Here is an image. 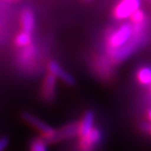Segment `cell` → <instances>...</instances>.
<instances>
[{
  "label": "cell",
  "mask_w": 151,
  "mask_h": 151,
  "mask_svg": "<svg viewBox=\"0 0 151 151\" xmlns=\"http://www.w3.org/2000/svg\"><path fill=\"white\" fill-rule=\"evenodd\" d=\"M146 41V35L145 33L143 34H135L131 37L127 43L114 50H108L109 56L114 62H121L125 60L129 56H131L137 48L143 45V43Z\"/></svg>",
  "instance_id": "6da1fadb"
},
{
  "label": "cell",
  "mask_w": 151,
  "mask_h": 151,
  "mask_svg": "<svg viewBox=\"0 0 151 151\" xmlns=\"http://www.w3.org/2000/svg\"><path fill=\"white\" fill-rule=\"evenodd\" d=\"M21 118L23 119V121H25L27 124H29L31 126H33L34 128L38 130L42 134V139L45 142H57L58 141V132L52 128L50 125H47L46 123L43 122L42 120L38 118V116H34L29 112H22Z\"/></svg>",
  "instance_id": "7a4b0ae2"
},
{
  "label": "cell",
  "mask_w": 151,
  "mask_h": 151,
  "mask_svg": "<svg viewBox=\"0 0 151 151\" xmlns=\"http://www.w3.org/2000/svg\"><path fill=\"white\" fill-rule=\"evenodd\" d=\"M132 36H133L132 24L129 22L123 23L107 38V45H108L109 50H114V48L123 46L131 39Z\"/></svg>",
  "instance_id": "3957f363"
},
{
  "label": "cell",
  "mask_w": 151,
  "mask_h": 151,
  "mask_svg": "<svg viewBox=\"0 0 151 151\" xmlns=\"http://www.w3.org/2000/svg\"><path fill=\"white\" fill-rule=\"evenodd\" d=\"M141 0H121L113 9V16L118 20H125L139 9Z\"/></svg>",
  "instance_id": "277c9868"
},
{
  "label": "cell",
  "mask_w": 151,
  "mask_h": 151,
  "mask_svg": "<svg viewBox=\"0 0 151 151\" xmlns=\"http://www.w3.org/2000/svg\"><path fill=\"white\" fill-rule=\"evenodd\" d=\"M47 68L50 73L54 75L57 79H60L61 81H63L65 84L67 85H73L76 82L75 78L70 75L69 73H67L66 70H64V68L62 67L60 64H58L56 61H50Z\"/></svg>",
  "instance_id": "5b68a950"
},
{
  "label": "cell",
  "mask_w": 151,
  "mask_h": 151,
  "mask_svg": "<svg viewBox=\"0 0 151 151\" xmlns=\"http://www.w3.org/2000/svg\"><path fill=\"white\" fill-rule=\"evenodd\" d=\"M56 84H57V78L52 73H47L45 76L44 81H43L42 88V97L46 101H52L56 96Z\"/></svg>",
  "instance_id": "8992f818"
},
{
  "label": "cell",
  "mask_w": 151,
  "mask_h": 151,
  "mask_svg": "<svg viewBox=\"0 0 151 151\" xmlns=\"http://www.w3.org/2000/svg\"><path fill=\"white\" fill-rule=\"evenodd\" d=\"M93 124H94V114L92 111L88 110L84 113L83 119L78 126V134L80 135V139L87 137L90 133L92 129H93Z\"/></svg>",
  "instance_id": "52a82bcc"
},
{
  "label": "cell",
  "mask_w": 151,
  "mask_h": 151,
  "mask_svg": "<svg viewBox=\"0 0 151 151\" xmlns=\"http://www.w3.org/2000/svg\"><path fill=\"white\" fill-rule=\"evenodd\" d=\"M101 132L98 128H94L90 131L87 137L80 139V146L83 151H90L93 148L94 145H97L101 141Z\"/></svg>",
  "instance_id": "ba28073f"
},
{
  "label": "cell",
  "mask_w": 151,
  "mask_h": 151,
  "mask_svg": "<svg viewBox=\"0 0 151 151\" xmlns=\"http://www.w3.org/2000/svg\"><path fill=\"white\" fill-rule=\"evenodd\" d=\"M20 21H21L22 32L31 35L34 32V28H35V16H34V13L29 9H24L21 13Z\"/></svg>",
  "instance_id": "9c48e42d"
},
{
  "label": "cell",
  "mask_w": 151,
  "mask_h": 151,
  "mask_svg": "<svg viewBox=\"0 0 151 151\" xmlns=\"http://www.w3.org/2000/svg\"><path fill=\"white\" fill-rule=\"evenodd\" d=\"M78 126L79 124L71 123V124L64 126L59 131H57L58 132V141L64 139H69V137H73L76 134H78Z\"/></svg>",
  "instance_id": "30bf717a"
},
{
  "label": "cell",
  "mask_w": 151,
  "mask_h": 151,
  "mask_svg": "<svg viewBox=\"0 0 151 151\" xmlns=\"http://www.w3.org/2000/svg\"><path fill=\"white\" fill-rule=\"evenodd\" d=\"M137 81L144 86H150L151 85V67L144 66L139 69L137 73Z\"/></svg>",
  "instance_id": "8fae6325"
},
{
  "label": "cell",
  "mask_w": 151,
  "mask_h": 151,
  "mask_svg": "<svg viewBox=\"0 0 151 151\" xmlns=\"http://www.w3.org/2000/svg\"><path fill=\"white\" fill-rule=\"evenodd\" d=\"M15 44L19 47H26L28 45L32 44V35L27 33L21 32L20 34L17 35V37L15 38Z\"/></svg>",
  "instance_id": "7c38bea8"
},
{
  "label": "cell",
  "mask_w": 151,
  "mask_h": 151,
  "mask_svg": "<svg viewBox=\"0 0 151 151\" xmlns=\"http://www.w3.org/2000/svg\"><path fill=\"white\" fill-rule=\"evenodd\" d=\"M29 151H47V144L42 137H37L31 142Z\"/></svg>",
  "instance_id": "4fadbf2b"
},
{
  "label": "cell",
  "mask_w": 151,
  "mask_h": 151,
  "mask_svg": "<svg viewBox=\"0 0 151 151\" xmlns=\"http://www.w3.org/2000/svg\"><path fill=\"white\" fill-rule=\"evenodd\" d=\"M34 52H35V47L33 45H28V46L24 47L23 52H21V59L26 61V60H31L34 57Z\"/></svg>",
  "instance_id": "5bb4252c"
},
{
  "label": "cell",
  "mask_w": 151,
  "mask_h": 151,
  "mask_svg": "<svg viewBox=\"0 0 151 151\" xmlns=\"http://www.w3.org/2000/svg\"><path fill=\"white\" fill-rule=\"evenodd\" d=\"M9 144V139L6 137H0V151H5Z\"/></svg>",
  "instance_id": "9a60e30c"
},
{
  "label": "cell",
  "mask_w": 151,
  "mask_h": 151,
  "mask_svg": "<svg viewBox=\"0 0 151 151\" xmlns=\"http://www.w3.org/2000/svg\"><path fill=\"white\" fill-rule=\"evenodd\" d=\"M144 128H145L146 130H148V131L151 133V125H147V124H145V127H144Z\"/></svg>",
  "instance_id": "2e32d148"
},
{
  "label": "cell",
  "mask_w": 151,
  "mask_h": 151,
  "mask_svg": "<svg viewBox=\"0 0 151 151\" xmlns=\"http://www.w3.org/2000/svg\"><path fill=\"white\" fill-rule=\"evenodd\" d=\"M147 116H148L149 121L151 122V109H149V110H148V113H147Z\"/></svg>",
  "instance_id": "e0dca14e"
},
{
  "label": "cell",
  "mask_w": 151,
  "mask_h": 151,
  "mask_svg": "<svg viewBox=\"0 0 151 151\" xmlns=\"http://www.w3.org/2000/svg\"><path fill=\"white\" fill-rule=\"evenodd\" d=\"M150 92H151V85H150Z\"/></svg>",
  "instance_id": "ac0fdd59"
},
{
  "label": "cell",
  "mask_w": 151,
  "mask_h": 151,
  "mask_svg": "<svg viewBox=\"0 0 151 151\" xmlns=\"http://www.w3.org/2000/svg\"><path fill=\"white\" fill-rule=\"evenodd\" d=\"M13 1H18V0H13Z\"/></svg>",
  "instance_id": "d6986e66"
}]
</instances>
